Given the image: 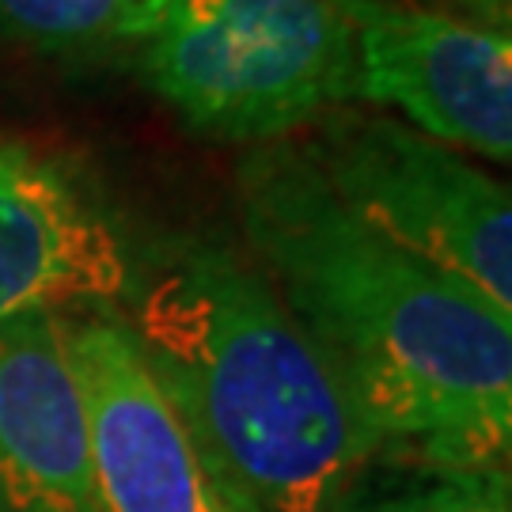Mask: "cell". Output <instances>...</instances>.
Wrapping results in <instances>:
<instances>
[{"mask_svg":"<svg viewBox=\"0 0 512 512\" xmlns=\"http://www.w3.org/2000/svg\"><path fill=\"white\" fill-rule=\"evenodd\" d=\"M0 512H99L69 311L0 323Z\"/></svg>","mask_w":512,"mask_h":512,"instance_id":"cell-8","label":"cell"},{"mask_svg":"<svg viewBox=\"0 0 512 512\" xmlns=\"http://www.w3.org/2000/svg\"><path fill=\"white\" fill-rule=\"evenodd\" d=\"M300 148L330 194L376 236L512 311L509 186L384 114L330 110Z\"/></svg>","mask_w":512,"mask_h":512,"instance_id":"cell-4","label":"cell"},{"mask_svg":"<svg viewBox=\"0 0 512 512\" xmlns=\"http://www.w3.org/2000/svg\"><path fill=\"white\" fill-rule=\"evenodd\" d=\"M137 255L118 213L69 160L0 141V323L122 304Z\"/></svg>","mask_w":512,"mask_h":512,"instance_id":"cell-7","label":"cell"},{"mask_svg":"<svg viewBox=\"0 0 512 512\" xmlns=\"http://www.w3.org/2000/svg\"><path fill=\"white\" fill-rule=\"evenodd\" d=\"M126 304L236 512H334L380 459L323 349L236 247L183 239L137 258Z\"/></svg>","mask_w":512,"mask_h":512,"instance_id":"cell-2","label":"cell"},{"mask_svg":"<svg viewBox=\"0 0 512 512\" xmlns=\"http://www.w3.org/2000/svg\"><path fill=\"white\" fill-rule=\"evenodd\" d=\"M353 35V99L490 164L512 160L509 31L406 0H338Z\"/></svg>","mask_w":512,"mask_h":512,"instance_id":"cell-5","label":"cell"},{"mask_svg":"<svg viewBox=\"0 0 512 512\" xmlns=\"http://www.w3.org/2000/svg\"><path fill=\"white\" fill-rule=\"evenodd\" d=\"M171 0H0V31L38 54L137 50Z\"/></svg>","mask_w":512,"mask_h":512,"instance_id":"cell-9","label":"cell"},{"mask_svg":"<svg viewBox=\"0 0 512 512\" xmlns=\"http://www.w3.org/2000/svg\"><path fill=\"white\" fill-rule=\"evenodd\" d=\"M239 217L258 270L346 384L380 456L433 475L505 471L512 311L376 236L300 145L239 164Z\"/></svg>","mask_w":512,"mask_h":512,"instance_id":"cell-1","label":"cell"},{"mask_svg":"<svg viewBox=\"0 0 512 512\" xmlns=\"http://www.w3.org/2000/svg\"><path fill=\"white\" fill-rule=\"evenodd\" d=\"M334 512H512L509 475L478 471V475H429L387 494H353Z\"/></svg>","mask_w":512,"mask_h":512,"instance_id":"cell-10","label":"cell"},{"mask_svg":"<svg viewBox=\"0 0 512 512\" xmlns=\"http://www.w3.org/2000/svg\"><path fill=\"white\" fill-rule=\"evenodd\" d=\"M137 73L186 126L266 145L353 99L338 0H171Z\"/></svg>","mask_w":512,"mask_h":512,"instance_id":"cell-3","label":"cell"},{"mask_svg":"<svg viewBox=\"0 0 512 512\" xmlns=\"http://www.w3.org/2000/svg\"><path fill=\"white\" fill-rule=\"evenodd\" d=\"M69 346L88 410L99 512H236L122 311H69Z\"/></svg>","mask_w":512,"mask_h":512,"instance_id":"cell-6","label":"cell"}]
</instances>
